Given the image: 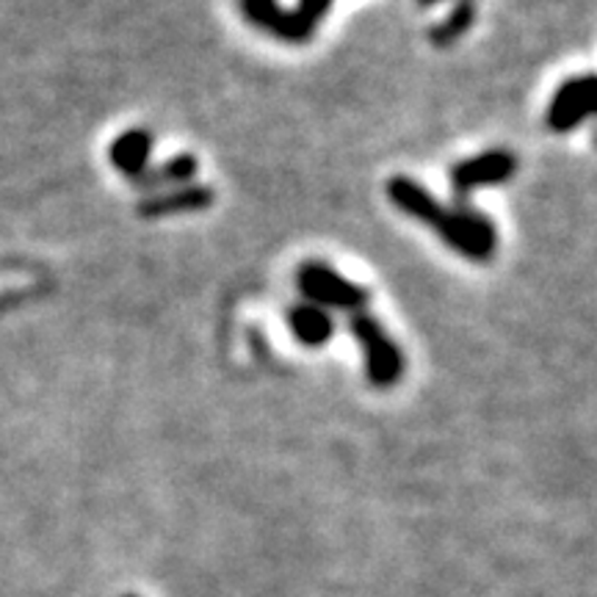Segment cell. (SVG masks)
<instances>
[{"instance_id": "obj_1", "label": "cell", "mask_w": 597, "mask_h": 597, "mask_svg": "<svg viewBox=\"0 0 597 597\" xmlns=\"http://www.w3.org/2000/svg\"><path fill=\"white\" fill-rule=\"evenodd\" d=\"M388 197L401 214L412 216L446 241L448 249L459 252L462 257L476 263H487L496 255L498 233L492 222L479 211H459L453 205H443L427 186L412 177H390Z\"/></svg>"}, {"instance_id": "obj_2", "label": "cell", "mask_w": 597, "mask_h": 597, "mask_svg": "<svg viewBox=\"0 0 597 597\" xmlns=\"http://www.w3.org/2000/svg\"><path fill=\"white\" fill-rule=\"evenodd\" d=\"M296 285L304 302L321 310H343V313H363L369 304V288L352 283L324 261H307L298 266Z\"/></svg>"}, {"instance_id": "obj_3", "label": "cell", "mask_w": 597, "mask_h": 597, "mask_svg": "<svg viewBox=\"0 0 597 597\" xmlns=\"http://www.w3.org/2000/svg\"><path fill=\"white\" fill-rule=\"evenodd\" d=\"M349 332H352L354 341H360L365 352V376L373 388L388 390L393 384H399V379L404 376V354L395 346L393 337L384 332V326L379 324V319H373L371 313H352L349 319Z\"/></svg>"}, {"instance_id": "obj_4", "label": "cell", "mask_w": 597, "mask_h": 597, "mask_svg": "<svg viewBox=\"0 0 597 597\" xmlns=\"http://www.w3.org/2000/svg\"><path fill=\"white\" fill-rule=\"evenodd\" d=\"M330 0H302L296 11H283L274 0H244V11L257 28L285 42H302L319 26Z\"/></svg>"}, {"instance_id": "obj_5", "label": "cell", "mask_w": 597, "mask_h": 597, "mask_svg": "<svg viewBox=\"0 0 597 597\" xmlns=\"http://www.w3.org/2000/svg\"><path fill=\"white\" fill-rule=\"evenodd\" d=\"M518 169V158L509 149H487V153L476 155V158L459 160L451 169V192H453V208L468 211L470 194L481 186H501Z\"/></svg>"}, {"instance_id": "obj_6", "label": "cell", "mask_w": 597, "mask_h": 597, "mask_svg": "<svg viewBox=\"0 0 597 597\" xmlns=\"http://www.w3.org/2000/svg\"><path fill=\"white\" fill-rule=\"evenodd\" d=\"M595 114V78L593 75H576V78L565 80L559 89L554 91L545 111V125L554 134H570V130L581 128L589 117Z\"/></svg>"}, {"instance_id": "obj_7", "label": "cell", "mask_w": 597, "mask_h": 597, "mask_svg": "<svg viewBox=\"0 0 597 597\" xmlns=\"http://www.w3.org/2000/svg\"><path fill=\"white\" fill-rule=\"evenodd\" d=\"M214 205V192L208 186H177L166 194H153V197L141 199L136 214L141 219H164V216H175V214H197V211H205Z\"/></svg>"}, {"instance_id": "obj_8", "label": "cell", "mask_w": 597, "mask_h": 597, "mask_svg": "<svg viewBox=\"0 0 597 597\" xmlns=\"http://www.w3.org/2000/svg\"><path fill=\"white\" fill-rule=\"evenodd\" d=\"M149 155H153V136L145 128H130L119 134L108 147V160L119 175L136 180L149 169Z\"/></svg>"}, {"instance_id": "obj_9", "label": "cell", "mask_w": 597, "mask_h": 597, "mask_svg": "<svg viewBox=\"0 0 597 597\" xmlns=\"http://www.w3.org/2000/svg\"><path fill=\"white\" fill-rule=\"evenodd\" d=\"M288 324L296 341L310 349L324 346V343H330L332 335H335V319H332L326 310L315 307V304H307V302L291 307Z\"/></svg>"}, {"instance_id": "obj_10", "label": "cell", "mask_w": 597, "mask_h": 597, "mask_svg": "<svg viewBox=\"0 0 597 597\" xmlns=\"http://www.w3.org/2000/svg\"><path fill=\"white\" fill-rule=\"evenodd\" d=\"M197 169H199V160L194 158L192 153H180V155H172L169 160L158 164L155 169H147L145 175H139L130 183L139 188H177V186H186V183L197 175Z\"/></svg>"}, {"instance_id": "obj_11", "label": "cell", "mask_w": 597, "mask_h": 597, "mask_svg": "<svg viewBox=\"0 0 597 597\" xmlns=\"http://www.w3.org/2000/svg\"><path fill=\"white\" fill-rule=\"evenodd\" d=\"M470 20H473V6H470L468 0H462V3H459V9L453 11L451 17H448L443 26H438L432 31L434 45H440V48H443V45L457 42V39L470 28Z\"/></svg>"}, {"instance_id": "obj_12", "label": "cell", "mask_w": 597, "mask_h": 597, "mask_svg": "<svg viewBox=\"0 0 597 597\" xmlns=\"http://www.w3.org/2000/svg\"><path fill=\"white\" fill-rule=\"evenodd\" d=\"M423 3H438V0H423Z\"/></svg>"}, {"instance_id": "obj_13", "label": "cell", "mask_w": 597, "mask_h": 597, "mask_svg": "<svg viewBox=\"0 0 597 597\" xmlns=\"http://www.w3.org/2000/svg\"><path fill=\"white\" fill-rule=\"evenodd\" d=\"M125 597H136V595H125Z\"/></svg>"}]
</instances>
